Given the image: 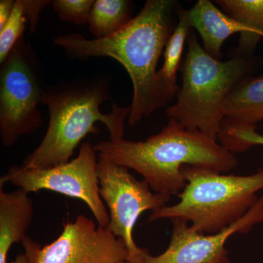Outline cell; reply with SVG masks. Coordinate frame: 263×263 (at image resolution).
<instances>
[{"instance_id":"1","label":"cell","mask_w":263,"mask_h":263,"mask_svg":"<svg viewBox=\"0 0 263 263\" xmlns=\"http://www.w3.org/2000/svg\"><path fill=\"white\" fill-rule=\"evenodd\" d=\"M174 6L173 0H148L136 16L108 37L87 39L72 33L54 39V44L70 58L110 57L124 67L133 86L130 127L167 104L157 67L173 32Z\"/></svg>"},{"instance_id":"2","label":"cell","mask_w":263,"mask_h":263,"mask_svg":"<svg viewBox=\"0 0 263 263\" xmlns=\"http://www.w3.org/2000/svg\"><path fill=\"white\" fill-rule=\"evenodd\" d=\"M98 156L136 171L157 193L176 195L183 190L186 165L226 173L236 167L234 154L216 140L198 130L183 127L175 119L160 133L145 141L100 142L94 146Z\"/></svg>"},{"instance_id":"3","label":"cell","mask_w":263,"mask_h":263,"mask_svg":"<svg viewBox=\"0 0 263 263\" xmlns=\"http://www.w3.org/2000/svg\"><path fill=\"white\" fill-rule=\"evenodd\" d=\"M110 79L103 75L47 85L42 98L49 114L47 130L21 167L48 168L70 162L85 137L98 134V122L108 128L110 141L124 139V122L130 107L113 103L110 113L100 110V105L110 98Z\"/></svg>"},{"instance_id":"4","label":"cell","mask_w":263,"mask_h":263,"mask_svg":"<svg viewBox=\"0 0 263 263\" xmlns=\"http://www.w3.org/2000/svg\"><path fill=\"white\" fill-rule=\"evenodd\" d=\"M181 172L186 185L179 201L153 211L148 221L182 219L202 234H216L241 219L263 190V169L250 176H235L186 165Z\"/></svg>"},{"instance_id":"5","label":"cell","mask_w":263,"mask_h":263,"mask_svg":"<svg viewBox=\"0 0 263 263\" xmlns=\"http://www.w3.org/2000/svg\"><path fill=\"white\" fill-rule=\"evenodd\" d=\"M187 44L181 67L182 85L166 115L217 141L227 98L250 70L251 62L240 56L224 62L216 60L205 51L193 32Z\"/></svg>"},{"instance_id":"6","label":"cell","mask_w":263,"mask_h":263,"mask_svg":"<svg viewBox=\"0 0 263 263\" xmlns=\"http://www.w3.org/2000/svg\"><path fill=\"white\" fill-rule=\"evenodd\" d=\"M44 83L42 65L24 36L0 68V139L5 147L37 130L42 124L39 109Z\"/></svg>"},{"instance_id":"7","label":"cell","mask_w":263,"mask_h":263,"mask_svg":"<svg viewBox=\"0 0 263 263\" xmlns=\"http://www.w3.org/2000/svg\"><path fill=\"white\" fill-rule=\"evenodd\" d=\"M97 172L100 196L108 208L107 228L124 241L129 252V263H143L147 249L140 248L133 238L138 218L148 210L166 206L171 195L152 191L145 180L139 181L129 168L98 156Z\"/></svg>"},{"instance_id":"8","label":"cell","mask_w":263,"mask_h":263,"mask_svg":"<svg viewBox=\"0 0 263 263\" xmlns=\"http://www.w3.org/2000/svg\"><path fill=\"white\" fill-rule=\"evenodd\" d=\"M96 153L94 147L85 142L77 157L67 163L38 169L13 166L0 178V186L9 183L28 193L49 190L80 199L89 208L98 226L107 228L110 216L100 196Z\"/></svg>"},{"instance_id":"9","label":"cell","mask_w":263,"mask_h":263,"mask_svg":"<svg viewBox=\"0 0 263 263\" xmlns=\"http://www.w3.org/2000/svg\"><path fill=\"white\" fill-rule=\"evenodd\" d=\"M22 245L29 263H117L129 259L122 239L84 215L66 223L49 245L42 247L27 235Z\"/></svg>"},{"instance_id":"10","label":"cell","mask_w":263,"mask_h":263,"mask_svg":"<svg viewBox=\"0 0 263 263\" xmlns=\"http://www.w3.org/2000/svg\"><path fill=\"white\" fill-rule=\"evenodd\" d=\"M171 221L174 227L168 247L158 256L147 252L143 263H230L227 240L262 222L263 195L241 219L216 234H202L182 219Z\"/></svg>"},{"instance_id":"11","label":"cell","mask_w":263,"mask_h":263,"mask_svg":"<svg viewBox=\"0 0 263 263\" xmlns=\"http://www.w3.org/2000/svg\"><path fill=\"white\" fill-rule=\"evenodd\" d=\"M192 27L200 34L203 48L209 54L220 60L224 41L236 33L247 32L243 24L219 10L210 0H199L188 10Z\"/></svg>"},{"instance_id":"12","label":"cell","mask_w":263,"mask_h":263,"mask_svg":"<svg viewBox=\"0 0 263 263\" xmlns=\"http://www.w3.org/2000/svg\"><path fill=\"white\" fill-rule=\"evenodd\" d=\"M33 216V201L27 191L18 188L6 193L0 189V263H8L12 246L25 239Z\"/></svg>"},{"instance_id":"13","label":"cell","mask_w":263,"mask_h":263,"mask_svg":"<svg viewBox=\"0 0 263 263\" xmlns=\"http://www.w3.org/2000/svg\"><path fill=\"white\" fill-rule=\"evenodd\" d=\"M262 120L263 76L240 81L227 98L220 131L256 129Z\"/></svg>"},{"instance_id":"14","label":"cell","mask_w":263,"mask_h":263,"mask_svg":"<svg viewBox=\"0 0 263 263\" xmlns=\"http://www.w3.org/2000/svg\"><path fill=\"white\" fill-rule=\"evenodd\" d=\"M191 28L188 10H180L179 22L164 48L163 65L157 72L161 91L167 103L176 97L179 89L177 85V73L185 42L188 39Z\"/></svg>"},{"instance_id":"15","label":"cell","mask_w":263,"mask_h":263,"mask_svg":"<svg viewBox=\"0 0 263 263\" xmlns=\"http://www.w3.org/2000/svg\"><path fill=\"white\" fill-rule=\"evenodd\" d=\"M216 3L226 14L247 27V32L240 34L237 53L243 57L252 53L263 37V0H219Z\"/></svg>"},{"instance_id":"16","label":"cell","mask_w":263,"mask_h":263,"mask_svg":"<svg viewBox=\"0 0 263 263\" xmlns=\"http://www.w3.org/2000/svg\"><path fill=\"white\" fill-rule=\"evenodd\" d=\"M132 3L127 0L95 1L89 20L95 39L108 37L130 22Z\"/></svg>"},{"instance_id":"17","label":"cell","mask_w":263,"mask_h":263,"mask_svg":"<svg viewBox=\"0 0 263 263\" xmlns=\"http://www.w3.org/2000/svg\"><path fill=\"white\" fill-rule=\"evenodd\" d=\"M27 22L23 2L16 0L9 18L0 29V64L6 60L19 40L23 37Z\"/></svg>"},{"instance_id":"18","label":"cell","mask_w":263,"mask_h":263,"mask_svg":"<svg viewBox=\"0 0 263 263\" xmlns=\"http://www.w3.org/2000/svg\"><path fill=\"white\" fill-rule=\"evenodd\" d=\"M94 0H54L53 10L64 22L81 25L89 23Z\"/></svg>"},{"instance_id":"19","label":"cell","mask_w":263,"mask_h":263,"mask_svg":"<svg viewBox=\"0 0 263 263\" xmlns=\"http://www.w3.org/2000/svg\"><path fill=\"white\" fill-rule=\"evenodd\" d=\"M222 146L234 154L243 152L254 146H263V136L256 129H240L227 132L221 137Z\"/></svg>"},{"instance_id":"20","label":"cell","mask_w":263,"mask_h":263,"mask_svg":"<svg viewBox=\"0 0 263 263\" xmlns=\"http://www.w3.org/2000/svg\"><path fill=\"white\" fill-rule=\"evenodd\" d=\"M31 32H34L39 22L40 14L43 8L52 4L49 0H22Z\"/></svg>"},{"instance_id":"21","label":"cell","mask_w":263,"mask_h":263,"mask_svg":"<svg viewBox=\"0 0 263 263\" xmlns=\"http://www.w3.org/2000/svg\"><path fill=\"white\" fill-rule=\"evenodd\" d=\"M14 4L15 1L13 0L0 1V29L3 28V26L9 18Z\"/></svg>"},{"instance_id":"22","label":"cell","mask_w":263,"mask_h":263,"mask_svg":"<svg viewBox=\"0 0 263 263\" xmlns=\"http://www.w3.org/2000/svg\"><path fill=\"white\" fill-rule=\"evenodd\" d=\"M11 263H29L28 259L25 254H18L15 257L14 260L12 261Z\"/></svg>"},{"instance_id":"23","label":"cell","mask_w":263,"mask_h":263,"mask_svg":"<svg viewBox=\"0 0 263 263\" xmlns=\"http://www.w3.org/2000/svg\"><path fill=\"white\" fill-rule=\"evenodd\" d=\"M117 263H129L127 262V261H124V262H117Z\"/></svg>"}]
</instances>
